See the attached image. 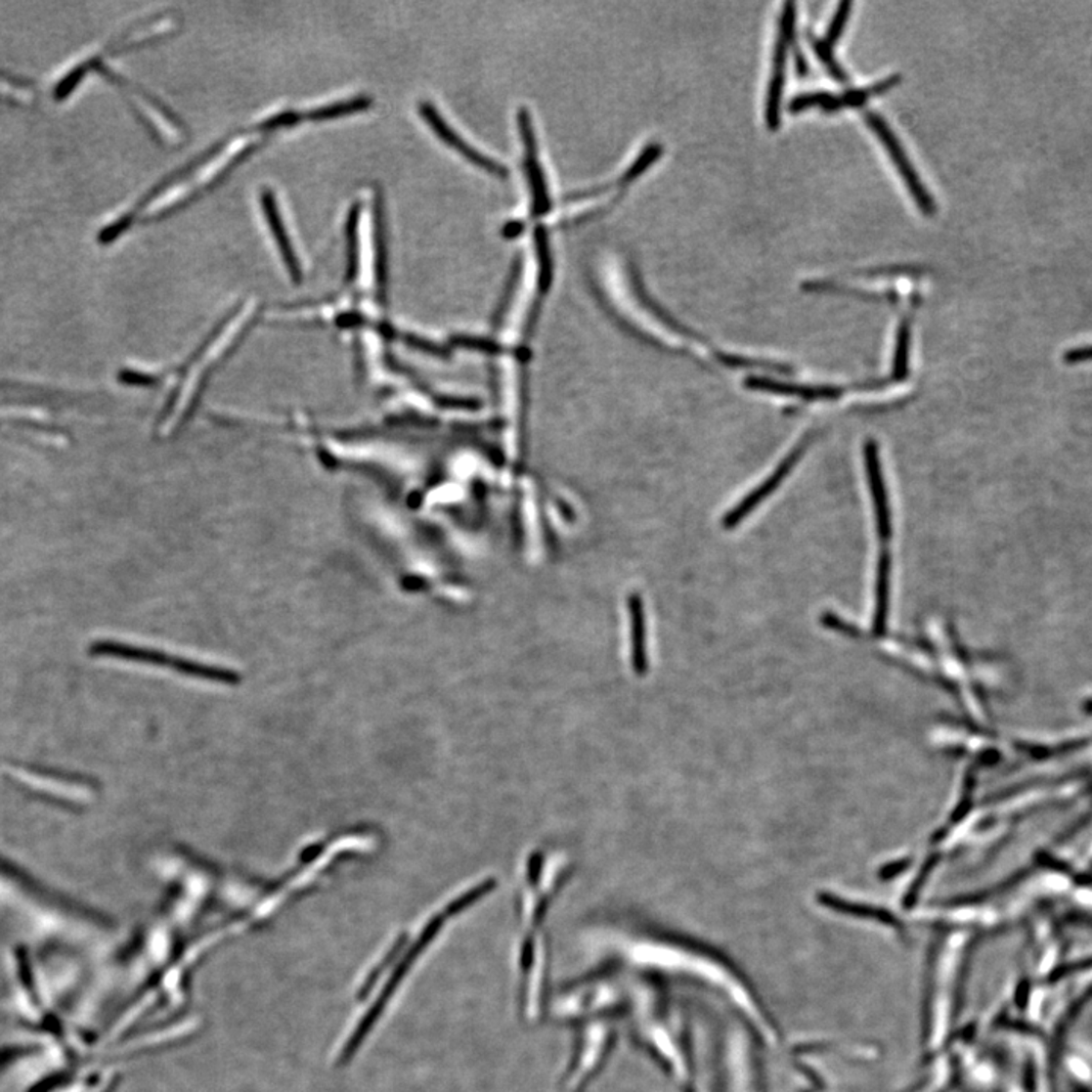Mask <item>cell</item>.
<instances>
[{"mask_svg":"<svg viewBox=\"0 0 1092 1092\" xmlns=\"http://www.w3.org/2000/svg\"><path fill=\"white\" fill-rule=\"evenodd\" d=\"M795 21H797V5L786 2L778 23L777 41H775L774 60H772V75L769 79L768 95H766V126L771 131L780 128L781 98L785 88L786 60H788L789 46L794 38Z\"/></svg>","mask_w":1092,"mask_h":1092,"instance_id":"cell-1","label":"cell"},{"mask_svg":"<svg viewBox=\"0 0 1092 1092\" xmlns=\"http://www.w3.org/2000/svg\"><path fill=\"white\" fill-rule=\"evenodd\" d=\"M866 125L876 132L880 142L885 146V150L890 153L894 164L898 169L899 175L903 178L907 190L912 195L913 200L917 202L918 208L923 211L927 216L937 213V203L934 197L929 194V190L924 187L923 181L920 180L917 170L912 166V162L907 158L904 153L903 146L896 139L893 129L888 125L887 120L883 119L882 115L877 112L868 111L865 114Z\"/></svg>","mask_w":1092,"mask_h":1092,"instance_id":"cell-2","label":"cell"},{"mask_svg":"<svg viewBox=\"0 0 1092 1092\" xmlns=\"http://www.w3.org/2000/svg\"><path fill=\"white\" fill-rule=\"evenodd\" d=\"M815 437L816 431H810V433L806 434V436L800 440L799 444L795 445L791 454L785 457V460L781 461L780 466L766 478V481H764L758 489L748 494L745 500L741 501V502L725 516V528H734L737 524H741L751 511L755 510L761 502H764L772 492L777 491V487L780 486L781 481L785 480V478L791 474L792 469L797 466L800 459L805 456L806 451L810 447Z\"/></svg>","mask_w":1092,"mask_h":1092,"instance_id":"cell-3","label":"cell"},{"mask_svg":"<svg viewBox=\"0 0 1092 1092\" xmlns=\"http://www.w3.org/2000/svg\"><path fill=\"white\" fill-rule=\"evenodd\" d=\"M518 123L525 145V167H527L528 183H530L531 194H533V214L538 217L544 216L551 208V200H549L548 187H546L541 162H539L536 136L527 109H519Z\"/></svg>","mask_w":1092,"mask_h":1092,"instance_id":"cell-4","label":"cell"},{"mask_svg":"<svg viewBox=\"0 0 1092 1092\" xmlns=\"http://www.w3.org/2000/svg\"><path fill=\"white\" fill-rule=\"evenodd\" d=\"M419 111L423 119L426 120V123L436 132V136L444 140V142L447 143L448 146H451L453 150H456L457 153L466 156V159H469L470 162H474L478 167L486 170V172L492 173V175L501 176V178H505V176L508 175L507 169H505L502 164L478 153L474 148H470L463 139L457 136V132L447 125V122L442 119V115L437 112V109L431 106L430 102H422L419 106Z\"/></svg>","mask_w":1092,"mask_h":1092,"instance_id":"cell-5","label":"cell"},{"mask_svg":"<svg viewBox=\"0 0 1092 1092\" xmlns=\"http://www.w3.org/2000/svg\"><path fill=\"white\" fill-rule=\"evenodd\" d=\"M865 466L868 475L869 489L873 495L874 507H876L877 531L883 542H888L893 536V514H891L890 498L887 487L883 481L882 466H880L879 447L876 442L869 440L865 445Z\"/></svg>","mask_w":1092,"mask_h":1092,"instance_id":"cell-6","label":"cell"},{"mask_svg":"<svg viewBox=\"0 0 1092 1092\" xmlns=\"http://www.w3.org/2000/svg\"><path fill=\"white\" fill-rule=\"evenodd\" d=\"M261 206H263L264 216H266L272 234H274L275 241H277L278 247L282 250L285 268H287L293 283L299 284V283L302 282L301 266H299L298 257H296L293 246H291L290 239H288L287 231H285L284 222H283L282 214L278 211L277 200H275L274 194H272L271 190H263V194H261Z\"/></svg>","mask_w":1092,"mask_h":1092,"instance_id":"cell-7","label":"cell"},{"mask_svg":"<svg viewBox=\"0 0 1092 1092\" xmlns=\"http://www.w3.org/2000/svg\"><path fill=\"white\" fill-rule=\"evenodd\" d=\"M748 389L775 393V395L797 396L803 401H833L843 395V387L836 386H800L791 382L777 381L766 376H750L745 381Z\"/></svg>","mask_w":1092,"mask_h":1092,"instance_id":"cell-8","label":"cell"},{"mask_svg":"<svg viewBox=\"0 0 1092 1092\" xmlns=\"http://www.w3.org/2000/svg\"><path fill=\"white\" fill-rule=\"evenodd\" d=\"M373 222H375V280L376 288H378V298L381 304H386L387 301V280H389V271H387V236H386V222H384V202H382L381 192H375V200H373Z\"/></svg>","mask_w":1092,"mask_h":1092,"instance_id":"cell-9","label":"cell"},{"mask_svg":"<svg viewBox=\"0 0 1092 1092\" xmlns=\"http://www.w3.org/2000/svg\"><path fill=\"white\" fill-rule=\"evenodd\" d=\"M899 82H901V76L893 75L890 76V78L876 82V84L869 85V87L852 88V90H847L843 95H832V93H830L829 99L825 101L821 109L824 112H836L839 111V109H847V107L865 106L869 98L890 92V90L896 87Z\"/></svg>","mask_w":1092,"mask_h":1092,"instance_id":"cell-10","label":"cell"},{"mask_svg":"<svg viewBox=\"0 0 1092 1092\" xmlns=\"http://www.w3.org/2000/svg\"><path fill=\"white\" fill-rule=\"evenodd\" d=\"M876 615H874V632L882 634L888 623L890 612L891 593V554L890 551L880 552L877 563L876 577Z\"/></svg>","mask_w":1092,"mask_h":1092,"instance_id":"cell-11","label":"cell"},{"mask_svg":"<svg viewBox=\"0 0 1092 1092\" xmlns=\"http://www.w3.org/2000/svg\"><path fill=\"white\" fill-rule=\"evenodd\" d=\"M372 106V99L371 98H357L352 101L337 102L332 106L322 107V109H313V111L304 114V119L310 122H324V120L335 119L340 115L352 114V112L365 111L369 107Z\"/></svg>","mask_w":1092,"mask_h":1092,"instance_id":"cell-12","label":"cell"},{"mask_svg":"<svg viewBox=\"0 0 1092 1092\" xmlns=\"http://www.w3.org/2000/svg\"><path fill=\"white\" fill-rule=\"evenodd\" d=\"M536 250L539 260V290L546 293L552 283V257L549 249L548 234L542 225L535 231Z\"/></svg>","mask_w":1092,"mask_h":1092,"instance_id":"cell-13","label":"cell"},{"mask_svg":"<svg viewBox=\"0 0 1092 1092\" xmlns=\"http://www.w3.org/2000/svg\"><path fill=\"white\" fill-rule=\"evenodd\" d=\"M910 337H912V325L909 319H904L896 332L895 354H894V379L906 378L909 373Z\"/></svg>","mask_w":1092,"mask_h":1092,"instance_id":"cell-14","label":"cell"},{"mask_svg":"<svg viewBox=\"0 0 1092 1092\" xmlns=\"http://www.w3.org/2000/svg\"><path fill=\"white\" fill-rule=\"evenodd\" d=\"M360 205L352 206L346 222V243H348V266H346V283L356 282L359 272V239H357V225H359Z\"/></svg>","mask_w":1092,"mask_h":1092,"instance_id":"cell-15","label":"cell"},{"mask_svg":"<svg viewBox=\"0 0 1092 1092\" xmlns=\"http://www.w3.org/2000/svg\"><path fill=\"white\" fill-rule=\"evenodd\" d=\"M810 44L813 51H815L816 57L819 58V62L827 68L830 75H832L836 81L849 82V75H847L846 70L839 66V63L836 62L833 49L830 48L829 44L825 43L821 38L816 37H810Z\"/></svg>","mask_w":1092,"mask_h":1092,"instance_id":"cell-16","label":"cell"},{"mask_svg":"<svg viewBox=\"0 0 1092 1092\" xmlns=\"http://www.w3.org/2000/svg\"><path fill=\"white\" fill-rule=\"evenodd\" d=\"M852 4L849 2V0L841 2L838 8H836L832 21H830L829 29L825 32V37L822 38L825 43L829 44L830 48L833 49V46L841 40V35H843L844 29H846L847 22H849L850 16H852Z\"/></svg>","mask_w":1092,"mask_h":1092,"instance_id":"cell-17","label":"cell"},{"mask_svg":"<svg viewBox=\"0 0 1092 1092\" xmlns=\"http://www.w3.org/2000/svg\"><path fill=\"white\" fill-rule=\"evenodd\" d=\"M660 155H662V146L657 145V143L656 145H649L648 148L640 153L639 158L634 161V164L630 166L627 172L624 173L623 178H621V184L627 186V184L636 180L637 176L642 175L653 162H656L657 159L660 158Z\"/></svg>","mask_w":1092,"mask_h":1092,"instance_id":"cell-18","label":"cell"},{"mask_svg":"<svg viewBox=\"0 0 1092 1092\" xmlns=\"http://www.w3.org/2000/svg\"><path fill=\"white\" fill-rule=\"evenodd\" d=\"M88 68H90V63H82V65L76 66L75 68H71L67 75H66L62 81L58 82L57 87H55V101H66L71 93L75 92L76 87L81 84L82 79L87 75Z\"/></svg>","mask_w":1092,"mask_h":1092,"instance_id":"cell-19","label":"cell"},{"mask_svg":"<svg viewBox=\"0 0 1092 1092\" xmlns=\"http://www.w3.org/2000/svg\"><path fill=\"white\" fill-rule=\"evenodd\" d=\"M830 93L815 92L803 93V95L795 96V98L789 102V111H791L792 114H799V112L811 109V107H819V109H822Z\"/></svg>","mask_w":1092,"mask_h":1092,"instance_id":"cell-20","label":"cell"},{"mask_svg":"<svg viewBox=\"0 0 1092 1092\" xmlns=\"http://www.w3.org/2000/svg\"><path fill=\"white\" fill-rule=\"evenodd\" d=\"M302 119H304V115L298 114V112H282V114L274 115L272 119L264 120V122L258 126V129H261V131H274V129L296 125V123L301 122Z\"/></svg>","mask_w":1092,"mask_h":1092,"instance_id":"cell-21","label":"cell"},{"mask_svg":"<svg viewBox=\"0 0 1092 1092\" xmlns=\"http://www.w3.org/2000/svg\"><path fill=\"white\" fill-rule=\"evenodd\" d=\"M1064 362L1069 363V365L1092 362V345L1070 349L1064 354Z\"/></svg>","mask_w":1092,"mask_h":1092,"instance_id":"cell-22","label":"cell"},{"mask_svg":"<svg viewBox=\"0 0 1092 1092\" xmlns=\"http://www.w3.org/2000/svg\"><path fill=\"white\" fill-rule=\"evenodd\" d=\"M524 230L525 224H522V222H510V224L505 225L504 236L507 239H514L519 234L524 233Z\"/></svg>","mask_w":1092,"mask_h":1092,"instance_id":"cell-23","label":"cell"},{"mask_svg":"<svg viewBox=\"0 0 1092 1092\" xmlns=\"http://www.w3.org/2000/svg\"><path fill=\"white\" fill-rule=\"evenodd\" d=\"M1082 709L1086 714L1092 715V690L1083 697Z\"/></svg>","mask_w":1092,"mask_h":1092,"instance_id":"cell-24","label":"cell"},{"mask_svg":"<svg viewBox=\"0 0 1092 1092\" xmlns=\"http://www.w3.org/2000/svg\"><path fill=\"white\" fill-rule=\"evenodd\" d=\"M1080 759H1083L1086 764H1091L1092 768V750L1086 751V753H1083V755L1079 756V758L1075 759V761H1080Z\"/></svg>","mask_w":1092,"mask_h":1092,"instance_id":"cell-25","label":"cell"}]
</instances>
